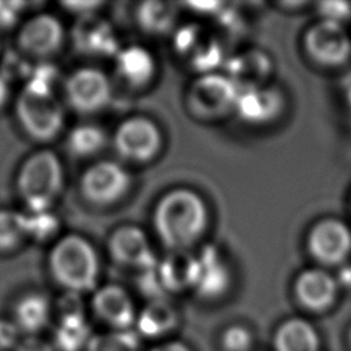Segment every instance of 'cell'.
<instances>
[{"mask_svg": "<svg viewBox=\"0 0 351 351\" xmlns=\"http://www.w3.org/2000/svg\"><path fill=\"white\" fill-rule=\"evenodd\" d=\"M152 222L158 237L167 248L186 250L202 237L208 222V211L196 192L176 188L159 199Z\"/></svg>", "mask_w": 351, "mask_h": 351, "instance_id": "obj_1", "label": "cell"}, {"mask_svg": "<svg viewBox=\"0 0 351 351\" xmlns=\"http://www.w3.org/2000/svg\"><path fill=\"white\" fill-rule=\"evenodd\" d=\"M48 269L52 278L70 293L95 288L100 265L93 245L78 234H66L49 251Z\"/></svg>", "mask_w": 351, "mask_h": 351, "instance_id": "obj_2", "label": "cell"}, {"mask_svg": "<svg viewBox=\"0 0 351 351\" xmlns=\"http://www.w3.org/2000/svg\"><path fill=\"white\" fill-rule=\"evenodd\" d=\"M63 188V169L59 158L48 149L29 155L16 174V191L33 214L47 213Z\"/></svg>", "mask_w": 351, "mask_h": 351, "instance_id": "obj_3", "label": "cell"}, {"mask_svg": "<svg viewBox=\"0 0 351 351\" xmlns=\"http://www.w3.org/2000/svg\"><path fill=\"white\" fill-rule=\"evenodd\" d=\"M15 115L23 132L36 141H51L64 126V111L53 88L30 80L15 101Z\"/></svg>", "mask_w": 351, "mask_h": 351, "instance_id": "obj_4", "label": "cell"}, {"mask_svg": "<svg viewBox=\"0 0 351 351\" xmlns=\"http://www.w3.org/2000/svg\"><path fill=\"white\" fill-rule=\"evenodd\" d=\"M240 90L225 75L207 73L189 86L186 103L189 111L203 119H215L234 110Z\"/></svg>", "mask_w": 351, "mask_h": 351, "instance_id": "obj_5", "label": "cell"}, {"mask_svg": "<svg viewBox=\"0 0 351 351\" xmlns=\"http://www.w3.org/2000/svg\"><path fill=\"white\" fill-rule=\"evenodd\" d=\"M174 49L193 70L207 74L225 64V52L219 40L197 23L184 25L174 34Z\"/></svg>", "mask_w": 351, "mask_h": 351, "instance_id": "obj_6", "label": "cell"}, {"mask_svg": "<svg viewBox=\"0 0 351 351\" xmlns=\"http://www.w3.org/2000/svg\"><path fill=\"white\" fill-rule=\"evenodd\" d=\"M64 96L75 112L93 114L110 103L112 96L111 82L101 70L81 67L64 81Z\"/></svg>", "mask_w": 351, "mask_h": 351, "instance_id": "obj_7", "label": "cell"}, {"mask_svg": "<svg viewBox=\"0 0 351 351\" xmlns=\"http://www.w3.org/2000/svg\"><path fill=\"white\" fill-rule=\"evenodd\" d=\"M130 186V174L114 160H100L81 176L80 191L92 204L108 206L119 200Z\"/></svg>", "mask_w": 351, "mask_h": 351, "instance_id": "obj_8", "label": "cell"}, {"mask_svg": "<svg viewBox=\"0 0 351 351\" xmlns=\"http://www.w3.org/2000/svg\"><path fill=\"white\" fill-rule=\"evenodd\" d=\"M304 48L318 64L337 67L351 58V37L344 25L321 19L306 32Z\"/></svg>", "mask_w": 351, "mask_h": 351, "instance_id": "obj_9", "label": "cell"}, {"mask_svg": "<svg viewBox=\"0 0 351 351\" xmlns=\"http://www.w3.org/2000/svg\"><path fill=\"white\" fill-rule=\"evenodd\" d=\"M162 136L156 123L145 117H132L119 123L114 133L117 152L132 162H148L160 149Z\"/></svg>", "mask_w": 351, "mask_h": 351, "instance_id": "obj_10", "label": "cell"}, {"mask_svg": "<svg viewBox=\"0 0 351 351\" xmlns=\"http://www.w3.org/2000/svg\"><path fill=\"white\" fill-rule=\"evenodd\" d=\"M307 248L318 263L344 265L351 256V228L337 218H324L311 228Z\"/></svg>", "mask_w": 351, "mask_h": 351, "instance_id": "obj_11", "label": "cell"}, {"mask_svg": "<svg viewBox=\"0 0 351 351\" xmlns=\"http://www.w3.org/2000/svg\"><path fill=\"white\" fill-rule=\"evenodd\" d=\"M64 41L60 21L51 14L29 18L18 30L16 45L25 58L45 59L56 53Z\"/></svg>", "mask_w": 351, "mask_h": 351, "instance_id": "obj_12", "label": "cell"}, {"mask_svg": "<svg viewBox=\"0 0 351 351\" xmlns=\"http://www.w3.org/2000/svg\"><path fill=\"white\" fill-rule=\"evenodd\" d=\"M108 252L123 266L147 270L158 265L147 234L137 226L126 225L115 229L108 239Z\"/></svg>", "mask_w": 351, "mask_h": 351, "instance_id": "obj_13", "label": "cell"}, {"mask_svg": "<svg viewBox=\"0 0 351 351\" xmlns=\"http://www.w3.org/2000/svg\"><path fill=\"white\" fill-rule=\"evenodd\" d=\"M71 38L74 48L86 56H115L121 49L111 23L96 14L78 18Z\"/></svg>", "mask_w": 351, "mask_h": 351, "instance_id": "obj_14", "label": "cell"}, {"mask_svg": "<svg viewBox=\"0 0 351 351\" xmlns=\"http://www.w3.org/2000/svg\"><path fill=\"white\" fill-rule=\"evenodd\" d=\"M225 75L241 92L265 86L271 73L270 58L258 49L240 52L225 62Z\"/></svg>", "mask_w": 351, "mask_h": 351, "instance_id": "obj_15", "label": "cell"}, {"mask_svg": "<svg viewBox=\"0 0 351 351\" xmlns=\"http://www.w3.org/2000/svg\"><path fill=\"white\" fill-rule=\"evenodd\" d=\"M295 293L304 307L321 311L333 304L337 293V281L322 269H307L298 276Z\"/></svg>", "mask_w": 351, "mask_h": 351, "instance_id": "obj_16", "label": "cell"}, {"mask_svg": "<svg viewBox=\"0 0 351 351\" xmlns=\"http://www.w3.org/2000/svg\"><path fill=\"white\" fill-rule=\"evenodd\" d=\"M197 271L193 288L204 298H215L222 295L229 285V270L214 245H206L196 256Z\"/></svg>", "mask_w": 351, "mask_h": 351, "instance_id": "obj_17", "label": "cell"}, {"mask_svg": "<svg viewBox=\"0 0 351 351\" xmlns=\"http://www.w3.org/2000/svg\"><path fill=\"white\" fill-rule=\"evenodd\" d=\"M282 107V97L273 88H254L239 93L234 111L248 123H266L274 119Z\"/></svg>", "mask_w": 351, "mask_h": 351, "instance_id": "obj_18", "label": "cell"}, {"mask_svg": "<svg viewBox=\"0 0 351 351\" xmlns=\"http://www.w3.org/2000/svg\"><path fill=\"white\" fill-rule=\"evenodd\" d=\"M95 313L110 325L125 329L134 319V307L132 299L118 285H106L93 296Z\"/></svg>", "mask_w": 351, "mask_h": 351, "instance_id": "obj_19", "label": "cell"}, {"mask_svg": "<svg viewBox=\"0 0 351 351\" xmlns=\"http://www.w3.org/2000/svg\"><path fill=\"white\" fill-rule=\"evenodd\" d=\"M115 67L119 77L133 88L147 85L156 71L152 53L141 45L121 48L115 55Z\"/></svg>", "mask_w": 351, "mask_h": 351, "instance_id": "obj_20", "label": "cell"}, {"mask_svg": "<svg viewBox=\"0 0 351 351\" xmlns=\"http://www.w3.org/2000/svg\"><path fill=\"white\" fill-rule=\"evenodd\" d=\"M160 281L165 289L181 291L193 288L197 271V261L186 250H176L169 252L156 265Z\"/></svg>", "mask_w": 351, "mask_h": 351, "instance_id": "obj_21", "label": "cell"}, {"mask_svg": "<svg viewBox=\"0 0 351 351\" xmlns=\"http://www.w3.org/2000/svg\"><path fill=\"white\" fill-rule=\"evenodd\" d=\"M49 317V300L41 293H27L15 303L12 321L19 330L29 337L43 330L47 326Z\"/></svg>", "mask_w": 351, "mask_h": 351, "instance_id": "obj_22", "label": "cell"}, {"mask_svg": "<svg viewBox=\"0 0 351 351\" xmlns=\"http://www.w3.org/2000/svg\"><path fill=\"white\" fill-rule=\"evenodd\" d=\"M277 351H318L319 341L314 328L303 319L282 324L276 336Z\"/></svg>", "mask_w": 351, "mask_h": 351, "instance_id": "obj_23", "label": "cell"}, {"mask_svg": "<svg viewBox=\"0 0 351 351\" xmlns=\"http://www.w3.org/2000/svg\"><path fill=\"white\" fill-rule=\"evenodd\" d=\"M177 4L167 1H144L136 11L138 26L148 34H165L177 21Z\"/></svg>", "mask_w": 351, "mask_h": 351, "instance_id": "obj_24", "label": "cell"}, {"mask_svg": "<svg viewBox=\"0 0 351 351\" xmlns=\"http://www.w3.org/2000/svg\"><path fill=\"white\" fill-rule=\"evenodd\" d=\"M53 340L60 351H77L84 343L90 340L89 328L81 311L62 314L53 333Z\"/></svg>", "mask_w": 351, "mask_h": 351, "instance_id": "obj_25", "label": "cell"}, {"mask_svg": "<svg viewBox=\"0 0 351 351\" xmlns=\"http://www.w3.org/2000/svg\"><path fill=\"white\" fill-rule=\"evenodd\" d=\"M106 145L104 130L92 123H81L73 128L67 137V148L74 156L88 158Z\"/></svg>", "mask_w": 351, "mask_h": 351, "instance_id": "obj_26", "label": "cell"}, {"mask_svg": "<svg viewBox=\"0 0 351 351\" xmlns=\"http://www.w3.org/2000/svg\"><path fill=\"white\" fill-rule=\"evenodd\" d=\"M29 234V217L15 210H0V252L18 248Z\"/></svg>", "mask_w": 351, "mask_h": 351, "instance_id": "obj_27", "label": "cell"}, {"mask_svg": "<svg viewBox=\"0 0 351 351\" xmlns=\"http://www.w3.org/2000/svg\"><path fill=\"white\" fill-rule=\"evenodd\" d=\"M176 322V313L163 300H154L138 315L137 324L143 333L156 336L166 332Z\"/></svg>", "mask_w": 351, "mask_h": 351, "instance_id": "obj_28", "label": "cell"}, {"mask_svg": "<svg viewBox=\"0 0 351 351\" xmlns=\"http://www.w3.org/2000/svg\"><path fill=\"white\" fill-rule=\"evenodd\" d=\"M137 343L129 333H110L92 337L89 351H136Z\"/></svg>", "mask_w": 351, "mask_h": 351, "instance_id": "obj_29", "label": "cell"}, {"mask_svg": "<svg viewBox=\"0 0 351 351\" xmlns=\"http://www.w3.org/2000/svg\"><path fill=\"white\" fill-rule=\"evenodd\" d=\"M321 19L344 25L351 18V4L346 1H324L318 4Z\"/></svg>", "mask_w": 351, "mask_h": 351, "instance_id": "obj_30", "label": "cell"}, {"mask_svg": "<svg viewBox=\"0 0 351 351\" xmlns=\"http://www.w3.org/2000/svg\"><path fill=\"white\" fill-rule=\"evenodd\" d=\"M250 344V333L240 326L230 328L223 336V346L228 351H247Z\"/></svg>", "mask_w": 351, "mask_h": 351, "instance_id": "obj_31", "label": "cell"}, {"mask_svg": "<svg viewBox=\"0 0 351 351\" xmlns=\"http://www.w3.org/2000/svg\"><path fill=\"white\" fill-rule=\"evenodd\" d=\"M22 332L12 319H0V350H15L21 340Z\"/></svg>", "mask_w": 351, "mask_h": 351, "instance_id": "obj_32", "label": "cell"}, {"mask_svg": "<svg viewBox=\"0 0 351 351\" xmlns=\"http://www.w3.org/2000/svg\"><path fill=\"white\" fill-rule=\"evenodd\" d=\"M62 5L71 14H75L78 18L96 14V10L103 5L100 1H63Z\"/></svg>", "mask_w": 351, "mask_h": 351, "instance_id": "obj_33", "label": "cell"}, {"mask_svg": "<svg viewBox=\"0 0 351 351\" xmlns=\"http://www.w3.org/2000/svg\"><path fill=\"white\" fill-rule=\"evenodd\" d=\"M21 3H0V27L11 26L21 12Z\"/></svg>", "mask_w": 351, "mask_h": 351, "instance_id": "obj_34", "label": "cell"}, {"mask_svg": "<svg viewBox=\"0 0 351 351\" xmlns=\"http://www.w3.org/2000/svg\"><path fill=\"white\" fill-rule=\"evenodd\" d=\"M14 351H55L51 344L47 341L37 339L36 336H29L22 339L18 347Z\"/></svg>", "mask_w": 351, "mask_h": 351, "instance_id": "obj_35", "label": "cell"}, {"mask_svg": "<svg viewBox=\"0 0 351 351\" xmlns=\"http://www.w3.org/2000/svg\"><path fill=\"white\" fill-rule=\"evenodd\" d=\"M8 97H10L8 78L0 71V108L7 103Z\"/></svg>", "mask_w": 351, "mask_h": 351, "instance_id": "obj_36", "label": "cell"}, {"mask_svg": "<svg viewBox=\"0 0 351 351\" xmlns=\"http://www.w3.org/2000/svg\"><path fill=\"white\" fill-rule=\"evenodd\" d=\"M152 351H189V350L180 343H166L154 348Z\"/></svg>", "mask_w": 351, "mask_h": 351, "instance_id": "obj_37", "label": "cell"}, {"mask_svg": "<svg viewBox=\"0 0 351 351\" xmlns=\"http://www.w3.org/2000/svg\"><path fill=\"white\" fill-rule=\"evenodd\" d=\"M350 343H351V330H350Z\"/></svg>", "mask_w": 351, "mask_h": 351, "instance_id": "obj_38", "label": "cell"}]
</instances>
